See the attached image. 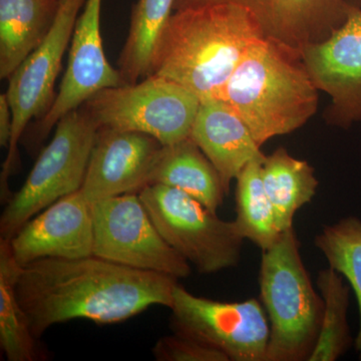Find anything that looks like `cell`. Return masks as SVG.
I'll use <instances>...</instances> for the list:
<instances>
[{
	"instance_id": "6da1fadb",
	"label": "cell",
	"mask_w": 361,
	"mask_h": 361,
	"mask_svg": "<svg viewBox=\"0 0 361 361\" xmlns=\"http://www.w3.org/2000/svg\"><path fill=\"white\" fill-rule=\"evenodd\" d=\"M178 279L92 255L44 258L21 268L16 293L37 339L73 319L114 324L151 306L171 308Z\"/></svg>"
},
{
	"instance_id": "7a4b0ae2",
	"label": "cell",
	"mask_w": 361,
	"mask_h": 361,
	"mask_svg": "<svg viewBox=\"0 0 361 361\" xmlns=\"http://www.w3.org/2000/svg\"><path fill=\"white\" fill-rule=\"evenodd\" d=\"M262 39L251 14L234 4L179 9L161 32L148 75L177 82L201 101L221 99L244 54Z\"/></svg>"
},
{
	"instance_id": "3957f363",
	"label": "cell",
	"mask_w": 361,
	"mask_h": 361,
	"mask_svg": "<svg viewBox=\"0 0 361 361\" xmlns=\"http://www.w3.org/2000/svg\"><path fill=\"white\" fill-rule=\"evenodd\" d=\"M318 90L300 54L264 37L244 54L221 99L245 122L261 148L310 121L317 111Z\"/></svg>"
},
{
	"instance_id": "277c9868",
	"label": "cell",
	"mask_w": 361,
	"mask_h": 361,
	"mask_svg": "<svg viewBox=\"0 0 361 361\" xmlns=\"http://www.w3.org/2000/svg\"><path fill=\"white\" fill-rule=\"evenodd\" d=\"M260 290L270 320L266 361L308 360L322 326L323 299L311 283L293 228L263 251Z\"/></svg>"
},
{
	"instance_id": "5b68a950",
	"label": "cell",
	"mask_w": 361,
	"mask_h": 361,
	"mask_svg": "<svg viewBox=\"0 0 361 361\" xmlns=\"http://www.w3.org/2000/svg\"><path fill=\"white\" fill-rule=\"evenodd\" d=\"M99 130L84 106L59 121L25 184L6 203L1 238L11 240L35 215L82 188Z\"/></svg>"
},
{
	"instance_id": "8992f818",
	"label": "cell",
	"mask_w": 361,
	"mask_h": 361,
	"mask_svg": "<svg viewBox=\"0 0 361 361\" xmlns=\"http://www.w3.org/2000/svg\"><path fill=\"white\" fill-rule=\"evenodd\" d=\"M200 104L183 85L148 75L97 92L84 108L99 130L142 133L167 146L190 137Z\"/></svg>"
},
{
	"instance_id": "52a82bcc",
	"label": "cell",
	"mask_w": 361,
	"mask_h": 361,
	"mask_svg": "<svg viewBox=\"0 0 361 361\" xmlns=\"http://www.w3.org/2000/svg\"><path fill=\"white\" fill-rule=\"evenodd\" d=\"M139 197L161 237L204 274L238 264L243 237L235 221L221 220L176 188L151 184Z\"/></svg>"
},
{
	"instance_id": "ba28073f",
	"label": "cell",
	"mask_w": 361,
	"mask_h": 361,
	"mask_svg": "<svg viewBox=\"0 0 361 361\" xmlns=\"http://www.w3.org/2000/svg\"><path fill=\"white\" fill-rule=\"evenodd\" d=\"M92 215V255L176 279L191 274L189 262L161 237L139 194L121 195L94 202Z\"/></svg>"
},
{
	"instance_id": "9c48e42d",
	"label": "cell",
	"mask_w": 361,
	"mask_h": 361,
	"mask_svg": "<svg viewBox=\"0 0 361 361\" xmlns=\"http://www.w3.org/2000/svg\"><path fill=\"white\" fill-rule=\"evenodd\" d=\"M170 310L176 334L217 349L229 360L266 361L270 327L256 299L220 302L177 283Z\"/></svg>"
},
{
	"instance_id": "30bf717a",
	"label": "cell",
	"mask_w": 361,
	"mask_h": 361,
	"mask_svg": "<svg viewBox=\"0 0 361 361\" xmlns=\"http://www.w3.org/2000/svg\"><path fill=\"white\" fill-rule=\"evenodd\" d=\"M87 0H65L59 4L56 20L47 37L18 66L9 77L6 92L13 111V130L8 153L1 171V199L9 201L7 180L16 166L18 145L26 126L35 118H42L54 102V87L61 68V61L77 23L78 13Z\"/></svg>"
},
{
	"instance_id": "8fae6325",
	"label": "cell",
	"mask_w": 361,
	"mask_h": 361,
	"mask_svg": "<svg viewBox=\"0 0 361 361\" xmlns=\"http://www.w3.org/2000/svg\"><path fill=\"white\" fill-rule=\"evenodd\" d=\"M102 0H87L71 40L68 68L58 96L32 133L33 146L40 144L61 118L84 106L97 92L125 85L120 71L104 54L101 35Z\"/></svg>"
},
{
	"instance_id": "7c38bea8",
	"label": "cell",
	"mask_w": 361,
	"mask_h": 361,
	"mask_svg": "<svg viewBox=\"0 0 361 361\" xmlns=\"http://www.w3.org/2000/svg\"><path fill=\"white\" fill-rule=\"evenodd\" d=\"M302 61L316 87L331 97L327 120L348 128L361 121V8L353 4L345 20L327 39L304 47Z\"/></svg>"
},
{
	"instance_id": "4fadbf2b",
	"label": "cell",
	"mask_w": 361,
	"mask_h": 361,
	"mask_svg": "<svg viewBox=\"0 0 361 361\" xmlns=\"http://www.w3.org/2000/svg\"><path fill=\"white\" fill-rule=\"evenodd\" d=\"M212 4L242 7L265 39L301 56L304 47L322 42L339 27L353 4L349 0H175L174 11Z\"/></svg>"
},
{
	"instance_id": "5bb4252c",
	"label": "cell",
	"mask_w": 361,
	"mask_h": 361,
	"mask_svg": "<svg viewBox=\"0 0 361 361\" xmlns=\"http://www.w3.org/2000/svg\"><path fill=\"white\" fill-rule=\"evenodd\" d=\"M163 146L142 133L99 130L80 191L90 204L121 195L139 194L149 185Z\"/></svg>"
},
{
	"instance_id": "9a60e30c",
	"label": "cell",
	"mask_w": 361,
	"mask_h": 361,
	"mask_svg": "<svg viewBox=\"0 0 361 361\" xmlns=\"http://www.w3.org/2000/svg\"><path fill=\"white\" fill-rule=\"evenodd\" d=\"M9 242L21 267L44 258L89 257L94 253L92 204L78 190L35 215Z\"/></svg>"
},
{
	"instance_id": "2e32d148",
	"label": "cell",
	"mask_w": 361,
	"mask_h": 361,
	"mask_svg": "<svg viewBox=\"0 0 361 361\" xmlns=\"http://www.w3.org/2000/svg\"><path fill=\"white\" fill-rule=\"evenodd\" d=\"M190 137L212 163L226 194L247 164L264 155L245 122L221 99L201 101Z\"/></svg>"
},
{
	"instance_id": "e0dca14e",
	"label": "cell",
	"mask_w": 361,
	"mask_h": 361,
	"mask_svg": "<svg viewBox=\"0 0 361 361\" xmlns=\"http://www.w3.org/2000/svg\"><path fill=\"white\" fill-rule=\"evenodd\" d=\"M59 0H0V78H9L47 37Z\"/></svg>"
},
{
	"instance_id": "ac0fdd59",
	"label": "cell",
	"mask_w": 361,
	"mask_h": 361,
	"mask_svg": "<svg viewBox=\"0 0 361 361\" xmlns=\"http://www.w3.org/2000/svg\"><path fill=\"white\" fill-rule=\"evenodd\" d=\"M151 184L180 190L214 213L222 205L226 194L217 171L190 137L161 147Z\"/></svg>"
},
{
	"instance_id": "d6986e66",
	"label": "cell",
	"mask_w": 361,
	"mask_h": 361,
	"mask_svg": "<svg viewBox=\"0 0 361 361\" xmlns=\"http://www.w3.org/2000/svg\"><path fill=\"white\" fill-rule=\"evenodd\" d=\"M261 176L274 210L277 229L280 233L291 229L297 211L315 196L318 180L314 170L307 161L279 148L265 156Z\"/></svg>"
},
{
	"instance_id": "ffe728a7",
	"label": "cell",
	"mask_w": 361,
	"mask_h": 361,
	"mask_svg": "<svg viewBox=\"0 0 361 361\" xmlns=\"http://www.w3.org/2000/svg\"><path fill=\"white\" fill-rule=\"evenodd\" d=\"M21 268L9 240L0 238V345L8 361H35L40 353L37 338L16 293Z\"/></svg>"
},
{
	"instance_id": "44dd1931",
	"label": "cell",
	"mask_w": 361,
	"mask_h": 361,
	"mask_svg": "<svg viewBox=\"0 0 361 361\" xmlns=\"http://www.w3.org/2000/svg\"><path fill=\"white\" fill-rule=\"evenodd\" d=\"M175 0H139L133 8L129 35L118 66L126 84L148 77L157 44L171 16Z\"/></svg>"
},
{
	"instance_id": "7402d4cb",
	"label": "cell",
	"mask_w": 361,
	"mask_h": 361,
	"mask_svg": "<svg viewBox=\"0 0 361 361\" xmlns=\"http://www.w3.org/2000/svg\"><path fill=\"white\" fill-rule=\"evenodd\" d=\"M265 155L254 159L236 178V223L240 234L263 251L270 248L281 233L266 193L261 167Z\"/></svg>"
},
{
	"instance_id": "603a6c76",
	"label": "cell",
	"mask_w": 361,
	"mask_h": 361,
	"mask_svg": "<svg viewBox=\"0 0 361 361\" xmlns=\"http://www.w3.org/2000/svg\"><path fill=\"white\" fill-rule=\"evenodd\" d=\"M317 286L323 299V315L319 334L308 361L338 360L350 342L348 319L349 288L338 272L329 267L322 270Z\"/></svg>"
},
{
	"instance_id": "cb8c5ba5",
	"label": "cell",
	"mask_w": 361,
	"mask_h": 361,
	"mask_svg": "<svg viewBox=\"0 0 361 361\" xmlns=\"http://www.w3.org/2000/svg\"><path fill=\"white\" fill-rule=\"evenodd\" d=\"M315 245L326 257L330 267L343 275L355 291L360 310L355 348L361 360V221L349 217L327 226L316 237Z\"/></svg>"
},
{
	"instance_id": "d4e9b609",
	"label": "cell",
	"mask_w": 361,
	"mask_h": 361,
	"mask_svg": "<svg viewBox=\"0 0 361 361\" xmlns=\"http://www.w3.org/2000/svg\"><path fill=\"white\" fill-rule=\"evenodd\" d=\"M153 355L159 361H229L217 349L178 334L159 339Z\"/></svg>"
},
{
	"instance_id": "484cf974",
	"label": "cell",
	"mask_w": 361,
	"mask_h": 361,
	"mask_svg": "<svg viewBox=\"0 0 361 361\" xmlns=\"http://www.w3.org/2000/svg\"><path fill=\"white\" fill-rule=\"evenodd\" d=\"M13 111L6 94L0 96V146L8 149L13 130Z\"/></svg>"
},
{
	"instance_id": "4316f807",
	"label": "cell",
	"mask_w": 361,
	"mask_h": 361,
	"mask_svg": "<svg viewBox=\"0 0 361 361\" xmlns=\"http://www.w3.org/2000/svg\"><path fill=\"white\" fill-rule=\"evenodd\" d=\"M65 1V0H59V2Z\"/></svg>"
}]
</instances>
